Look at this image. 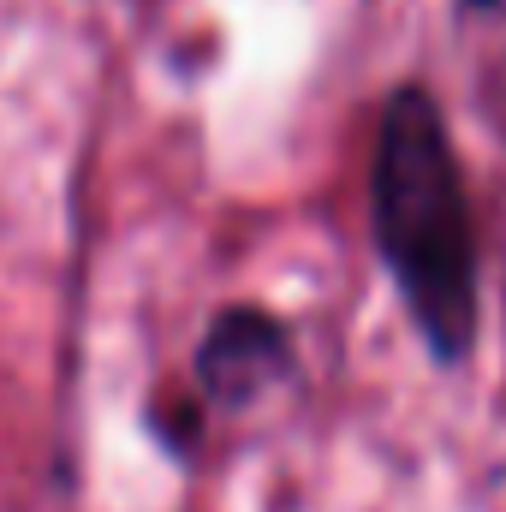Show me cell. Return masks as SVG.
I'll list each match as a JSON object with an SVG mask.
<instances>
[{
  "mask_svg": "<svg viewBox=\"0 0 506 512\" xmlns=\"http://www.w3.org/2000/svg\"><path fill=\"white\" fill-rule=\"evenodd\" d=\"M370 245L435 370H465L483 334V239L471 173L447 108L423 78H399L370 137Z\"/></svg>",
  "mask_w": 506,
  "mask_h": 512,
  "instance_id": "1",
  "label": "cell"
},
{
  "mask_svg": "<svg viewBox=\"0 0 506 512\" xmlns=\"http://www.w3.org/2000/svg\"><path fill=\"white\" fill-rule=\"evenodd\" d=\"M298 376V334L268 304H221L191 352V382L209 411H251L262 393Z\"/></svg>",
  "mask_w": 506,
  "mask_h": 512,
  "instance_id": "2",
  "label": "cell"
},
{
  "mask_svg": "<svg viewBox=\"0 0 506 512\" xmlns=\"http://www.w3.org/2000/svg\"><path fill=\"white\" fill-rule=\"evenodd\" d=\"M143 435L167 453V459H191L197 447H203V435H209V405H203V393H149V405H143Z\"/></svg>",
  "mask_w": 506,
  "mask_h": 512,
  "instance_id": "3",
  "label": "cell"
},
{
  "mask_svg": "<svg viewBox=\"0 0 506 512\" xmlns=\"http://www.w3.org/2000/svg\"><path fill=\"white\" fill-rule=\"evenodd\" d=\"M465 18H495V12H506V0H453Z\"/></svg>",
  "mask_w": 506,
  "mask_h": 512,
  "instance_id": "4",
  "label": "cell"
}]
</instances>
